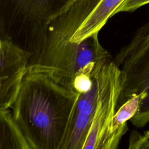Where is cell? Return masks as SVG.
<instances>
[{"label": "cell", "mask_w": 149, "mask_h": 149, "mask_svg": "<svg viewBox=\"0 0 149 149\" xmlns=\"http://www.w3.org/2000/svg\"><path fill=\"white\" fill-rule=\"evenodd\" d=\"M100 0H73L48 24L38 51L29 60L26 72L42 74L74 92V79L81 74H93L111 60L100 44L98 33L80 42L70 38Z\"/></svg>", "instance_id": "cell-1"}, {"label": "cell", "mask_w": 149, "mask_h": 149, "mask_svg": "<svg viewBox=\"0 0 149 149\" xmlns=\"http://www.w3.org/2000/svg\"><path fill=\"white\" fill-rule=\"evenodd\" d=\"M76 97L42 74L26 72L10 111L31 149L58 148Z\"/></svg>", "instance_id": "cell-2"}, {"label": "cell", "mask_w": 149, "mask_h": 149, "mask_svg": "<svg viewBox=\"0 0 149 149\" xmlns=\"http://www.w3.org/2000/svg\"><path fill=\"white\" fill-rule=\"evenodd\" d=\"M73 0H0V38L34 55L49 23Z\"/></svg>", "instance_id": "cell-3"}, {"label": "cell", "mask_w": 149, "mask_h": 149, "mask_svg": "<svg viewBox=\"0 0 149 149\" xmlns=\"http://www.w3.org/2000/svg\"><path fill=\"white\" fill-rule=\"evenodd\" d=\"M121 89V74L111 59L103 67V79L96 111L81 149H118L127 123L112 125Z\"/></svg>", "instance_id": "cell-4"}, {"label": "cell", "mask_w": 149, "mask_h": 149, "mask_svg": "<svg viewBox=\"0 0 149 149\" xmlns=\"http://www.w3.org/2000/svg\"><path fill=\"white\" fill-rule=\"evenodd\" d=\"M104 64L94 73L91 88L86 91L77 93L63 136L57 149H81L97 107Z\"/></svg>", "instance_id": "cell-5"}, {"label": "cell", "mask_w": 149, "mask_h": 149, "mask_svg": "<svg viewBox=\"0 0 149 149\" xmlns=\"http://www.w3.org/2000/svg\"><path fill=\"white\" fill-rule=\"evenodd\" d=\"M30 56L12 41L0 38V111L11 109Z\"/></svg>", "instance_id": "cell-6"}, {"label": "cell", "mask_w": 149, "mask_h": 149, "mask_svg": "<svg viewBox=\"0 0 149 149\" xmlns=\"http://www.w3.org/2000/svg\"><path fill=\"white\" fill-rule=\"evenodd\" d=\"M125 0H100L72 35L70 40L80 42L88 37L98 33L108 19L114 15Z\"/></svg>", "instance_id": "cell-7"}, {"label": "cell", "mask_w": 149, "mask_h": 149, "mask_svg": "<svg viewBox=\"0 0 149 149\" xmlns=\"http://www.w3.org/2000/svg\"><path fill=\"white\" fill-rule=\"evenodd\" d=\"M0 149H31L9 110L0 111Z\"/></svg>", "instance_id": "cell-8"}, {"label": "cell", "mask_w": 149, "mask_h": 149, "mask_svg": "<svg viewBox=\"0 0 149 149\" xmlns=\"http://www.w3.org/2000/svg\"><path fill=\"white\" fill-rule=\"evenodd\" d=\"M139 103V97H135L127 100L116 110L113 118L112 125L119 127L125 123L136 114Z\"/></svg>", "instance_id": "cell-9"}, {"label": "cell", "mask_w": 149, "mask_h": 149, "mask_svg": "<svg viewBox=\"0 0 149 149\" xmlns=\"http://www.w3.org/2000/svg\"><path fill=\"white\" fill-rule=\"evenodd\" d=\"M138 109L130 121L137 127H143L149 123V85L140 94Z\"/></svg>", "instance_id": "cell-10"}, {"label": "cell", "mask_w": 149, "mask_h": 149, "mask_svg": "<svg viewBox=\"0 0 149 149\" xmlns=\"http://www.w3.org/2000/svg\"><path fill=\"white\" fill-rule=\"evenodd\" d=\"M127 149H149V130L143 134L133 131L130 136Z\"/></svg>", "instance_id": "cell-11"}, {"label": "cell", "mask_w": 149, "mask_h": 149, "mask_svg": "<svg viewBox=\"0 0 149 149\" xmlns=\"http://www.w3.org/2000/svg\"><path fill=\"white\" fill-rule=\"evenodd\" d=\"M149 3V0H125L116 10L114 15L120 12H133Z\"/></svg>", "instance_id": "cell-12"}]
</instances>
